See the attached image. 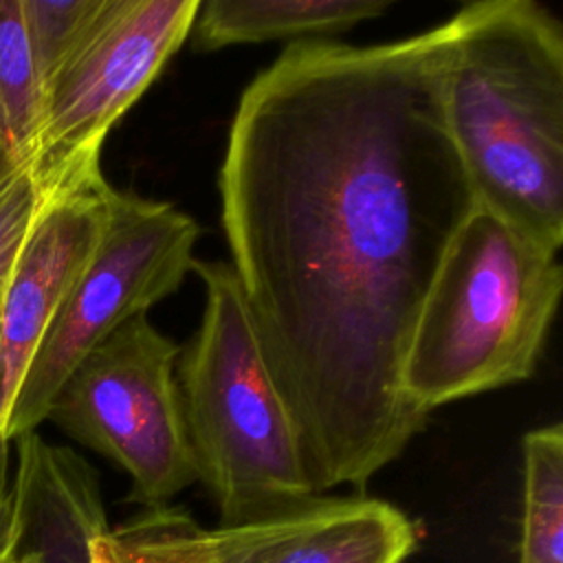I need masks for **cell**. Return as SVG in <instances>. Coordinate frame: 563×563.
<instances>
[{
	"label": "cell",
	"instance_id": "obj_1",
	"mask_svg": "<svg viewBox=\"0 0 563 563\" xmlns=\"http://www.w3.org/2000/svg\"><path fill=\"white\" fill-rule=\"evenodd\" d=\"M444 24L376 46L292 42L244 88L218 174L231 271L317 495L356 493L427 413L402 356L475 209L440 106Z\"/></svg>",
	"mask_w": 563,
	"mask_h": 563
},
{
	"label": "cell",
	"instance_id": "obj_2",
	"mask_svg": "<svg viewBox=\"0 0 563 563\" xmlns=\"http://www.w3.org/2000/svg\"><path fill=\"white\" fill-rule=\"evenodd\" d=\"M440 106L475 205L563 244V26L534 0H479L444 22Z\"/></svg>",
	"mask_w": 563,
	"mask_h": 563
},
{
	"label": "cell",
	"instance_id": "obj_3",
	"mask_svg": "<svg viewBox=\"0 0 563 563\" xmlns=\"http://www.w3.org/2000/svg\"><path fill=\"white\" fill-rule=\"evenodd\" d=\"M200 325L176 361L187 444L220 526L249 523L317 497L301 435L227 262L194 260Z\"/></svg>",
	"mask_w": 563,
	"mask_h": 563
},
{
	"label": "cell",
	"instance_id": "obj_4",
	"mask_svg": "<svg viewBox=\"0 0 563 563\" xmlns=\"http://www.w3.org/2000/svg\"><path fill=\"white\" fill-rule=\"evenodd\" d=\"M561 288L554 251L475 205L440 260L402 356L409 405L429 416L530 378Z\"/></svg>",
	"mask_w": 563,
	"mask_h": 563
},
{
	"label": "cell",
	"instance_id": "obj_5",
	"mask_svg": "<svg viewBox=\"0 0 563 563\" xmlns=\"http://www.w3.org/2000/svg\"><path fill=\"white\" fill-rule=\"evenodd\" d=\"M200 227L169 202L110 189L101 240L62 299L13 398L7 442L35 431L77 363L125 321L176 292Z\"/></svg>",
	"mask_w": 563,
	"mask_h": 563
},
{
	"label": "cell",
	"instance_id": "obj_6",
	"mask_svg": "<svg viewBox=\"0 0 563 563\" xmlns=\"http://www.w3.org/2000/svg\"><path fill=\"white\" fill-rule=\"evenodd\" d=\"M180 347L145 314L117 328L68 374L46 420L130 475L128 499L167 506L196 482L176 383Z\"/></svg>",
	"mask_w": 563,
	"mask_h": 563
},
{
	"label": "cell",
	"instance_id": "obj_7",
	"mask_svg": "<svg viewBox=\"0 0 563 563\" xmlns=\"http://www.w3.org/2000/svg\"><path fill=\"white\" fill-rule=\"evenodd\" d=\"M200 0H103L44 88L33 174L46 189L99 172L108 132L191 33Z\"/></svg>",
	"mask_w": 563,
	"mask_h": 563
},
{
	"label": "cell",
	"instance_id": "obj_8",
	"mask_svg": "<svg viewBox=\"0 0 563 563\" xmlns=\"http://www.w3.org/2000/svg\"><path fill=\"white\" fill-rule=\"evenodd\" d=\"M125 563H405L413 521L363 493L310 497L264 519L202 528L185 508H143L110 528Z\"/></svg>",
	"mask_w": 563,
	"mask_h": 563
},
{
	"label": "cell",
	"instance_id": "obj_9",
	"mask_svg": "<svg viewBox=\"0 0 563 563\" xmlns=\"http://www.w3.org/2000/svg\"><path fill=\"white\" fill-rule=\"evenodd\" d=\"M112 185L101 169L53 189L13 262L0 306V446L22 376L62 299L92 257Z\"/></svg>",
	"mask_w": 563,
	"mask_h": 563
},
{
	"label": "cell",
	"instance_id": "obj_10",
	"mask_svg": "<svg viewBox=\"0 0 563 563\" xmlns=\"http://www.w3.org/2000/svg\"><path fill=\"white\" fill-rule=\"evenodd\" d=\"M11 473L15 545L42 563H92V541L108 517L97 471L73 449L46 442L37 431L18 435Z\"/></svg>",
	"mask_w": 563,
	"mask_h": 563
},
{
	"label": "cell",
	"instance_id": "obj_11",
	"mask_svg": "<svg viewBox=\"0 0 563 563\" xmlns=\"http://www.w3.org/2000/svg\"><path fill=\"white\" fill-rule=\"evenodd\" d=\"M389 0H209L200 2L191 37L200 53L273 40L308 42L380 18Z\"/></svg>",
	"mask_w": 563,
	"mask_h": 563
},
{
	"label": "cell",
	"instance_id": "obj_12",
	"mask_svg": "<svg viewBox=\"0 0 563 563\" xmlns=\"http://www.w3.org/2000/svg\"><path fill=\"white\" fill-rule=\"evenodd\" d=\"M523 499L517 563H563V427L532 429L521 440Z\"/></svg>",
	"mask_w": 563,
	"mask_h": 563
},
{
	"label": "cell",
	"instance_id": "obj_13",
	"mask_svg": "<svg viewBox=\"0 0 563 563\" xmlns=\"http://www.w3.org/2000/svg\"><path fill=\"white\" fill-rule=\"evenodd\" d=\"M44 119V84L35 66L20 0H0V139L33 163Z\"/></svg>",
	"mask_w": 563,
	"mask_h": 563
},
{
	"label": "cell",
	"instance_id": "obj_14",
	"mask_svg": "<svg viewBox=\"0 0 563 563\" xmlns=\"http://www.w3.org/2000/svg\"><path fill=\"white\" fill-rule=\"evenodd\" d=\"M103 0H20L22 20L46 88L55 70L77 48Z\"/></svg>",
	"mask_w": 563,
	"mask_h": 563
},
{
	"label": "cell",
	"instance_id": "obj_15",
	"mask_svg": "<svg viewBox=\"0 0 563 563\" xmlns=\"http://www.w3.org/2000/svg\"><path fill=\"white\" fill-rule=\"evenodd\" d=\"M53 189H46L33 174L31 165L18 174L0 198V306L13 268V262L24 244V238Z\"/></svg>",
	"mask_w": 563,
	"mask_h": 563
},
{
	"label": "cell",
	"instance_id": "obj_16",
	"mask_svg": "<svg viewBox=\"0 0 563 563\" xmlns=\"http://www.w3.org/2000/svg\"><path fill=\"white\" fill-rule=\"evenodd\" d=\"M9 446H0V561L15 550V510L9 473Z\"/></svg>",
	"mask_w": 563,
	"mask_h": 563
},
{
	"label": "cell",
	"instance_id": "obj_17",
	"mask_svg": "<svg viewBox=\"0 0 563 563\" xmlns=\"http://www.w3.org/2000/svg\"><path fill=\"white\" fill-rule=\"evenodd\" d=\"M26 167H29V163L20 161V158L4 145V141L0 139V198H2V194L7 191V187L18 178V174H20L22 169H26Z\"/></svg>",
	"mask_w": 563,
	"mask_h": 563
},
{
	"label": "cell",
	"instance_id": "obj_18",
	"mask_svg": "<svg viewBox=\"0 0 563 563\" xmlns=\"http://www.w3.org/2000/svg\"><path fill=\"white\" fill-rule=\"evenodd\" d=\"M0 563H42V561H40V556L35 552L15 545V550L9 556H4Z\"/></svg>",
	"mask_w": 563,
	"mask_h": 563
}]
</instances>
